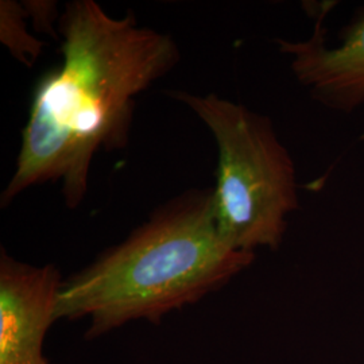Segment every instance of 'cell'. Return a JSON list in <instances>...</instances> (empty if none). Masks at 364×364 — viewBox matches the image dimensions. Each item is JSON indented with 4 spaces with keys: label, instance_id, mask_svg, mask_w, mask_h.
<instances>
[{
    "label": "cell",
    "instance_id": "1",
    "mask_svg": "<svg viewBox=\"0 0 364 364\" xmlns=\"http://www.w3.org/2000/svg\"><path fill=\"white\" fill-rule=\"evenodd\" d=\"M63 64L39 80L1 207L27 189L61 182L68 208L88 191L97 151L124 149L135 97L180 63L176 41L111 16L95 0L68 3L58 21Z\"/></svg>",
    "mask_w": 364,
    "mask_h": 364
},
{
    "label": "cell",
    "instance_id": "2",
    "mask_svg": "<svg viewBox=\"0 0 364 364\" xmlns=\"http://www.w3.org/2000/svg\"><path fill=\"white\" fill-rule=\"evenodd\" d=\"M254 259L221 234L212 189H191L65 279L55 320L88 318L92 338L134 320L158 323L224 287Z\"/></svg>",
    "mask_w": 364,
    "mask_h": 364
},
{
    "label": "cell",
    "instance_id": "3",
    "mask_svg": "<svg viewBox=\"0 0 364 364\" xmlns=\"http://www.w3.org/2000/svg\"><path fill=\"white\" fill-rule=\"evenodd\" d=\"M208 127L218 146L212 189L221 234L235 248L277 250L299 208L296 166L272 120L216 93L168 91Z\"/></svg>",
    "mask_w": 364,
    "mask_h": 364
},
{
    "label": "cell",
    "instance_id": "4",
    "mask_svg": "<svg viewBox=\"0 0 364 364\" xmlns=\"http://www.w3.org/2000/svg\"><path fill=\"white\" fill-rule=\"evenodd\" d=\"M64 281L54 264L33 266L0 255V364H52L43 341L55 321Z\"/></svg>",
    "mask_w": 364,
    "mask_h": 364
},
{
    "label": "cell",
    "instance_id": "5",
    "mask_svg": "<svg viewBox=\"0 0 364 364\" xmlns=\"http://www.w3.org/2000/svg\"><path fill=\"white\" fill-rule=\"evenodd\" d=\"M331 6L316 15L311 38L275 39L287 54L290 68L313 99L332 109L351 112L364 105V11L341 31L338 46H326L324 19Z\"/></svg>",
    "mask_w": 364,
    "mask_h": 364
},
{
    "label": "cell",
    "instance_id": "6",
    "mask_svg": "<svg viewBox=\"0 0 364 364\" xmlns=\"http://www.w3.org/2000/svg\"><path fill=\"white\" fill-rule=\"evenodd\" d=\"M23 4L13 0L0 1V41L23 65L33 66L43 43L28 33Z\"/></svg>",
    "mask_w": 364,
    "mask_h": 364
},
{
    "label": "cell",
    "instance_id": "7",
    "mask_svg": "<svg viewBox=\"0 0 364 364\" xmlns=\"http://www.w3.org/2000/svg\"><path fill=\"white\" fill-rule=\"evenodd\" d=\"M27 18L33 21V26L39 33L50 34L53 38H57L55 31V22L60 21L61 15L57 11V3L55 1H42V0H31L23 3Z\"/></svg>",
    "mask_w": 364,
    "mask_h": 364
}]
</instances>
